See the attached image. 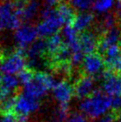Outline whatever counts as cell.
<instances>
[{"label": "cell", "instance_id": "14", "mask_svg": "<svg viewBox=\"0 0 121 122\" xmlns=\"http://www.w3.org/2000/svg\"><path fill=\"white\" fill-rule=\"evenodd\" d=\"M94 20H95V17L93 14L88 12H82L77 14L72 23V26L77 32L82 33V32L89 30V29L94 24Z\"/></svg>", "mask_w": 121, "mask_h": 122}, {"label": "cell", "instance_id": "12", "mask_svg": "<svg viewBox=\"0 0 121 122\" xmlns=\"http://www.w3.org/2000/svg\"><path fill=\"white\" fill-rule=\"evenodd\" d=\"M102 90L111 97L121 96V75L105 70L101 76Z\"/></svg>", "mask_w": 121, "mask_h": 122}, {"label": "cell", "instance_id": "22", "mask_svg": "<svg viewBox=\"0 0 121 122\" xmlns=\"http://www.w3.org/2000/svg\"><path fill=\"white\" fill-rule=\"evenodd\" d=\"M34 75H35V72H33V71L31 69H24L23 71H21L17 75V77L19 78V81L22 86L26 85L27 83L33 78Z\"/></svg>", "mask_w": 121, "mask_h": 122}, {"label": "cell", "instance_id": "23", "mask_svg": "<svg viewBox=\"0 0 121 122\" xmlns=\"http://www.w3.org/2000/svg\"><path fill=\"white\" fill-rule=\"evenodd\" d=\"M66 122H89L86 117H85L83 114L79 112H73L71 113L70 117L68 118Z\"/></svg>", "mask_w": 121, "mask_h": 122}, {"label": "cell", "instance_id": "19", "mask_svg": "<svg viewBox=\"0 0 121 122\" xmlns=\"http://www.w3.org/2000/svg\"><path fill=\"white\" fill-rule=\"evenodd\" d=\"M95 0H70V4L76 11L79 13L86 11L94 5Z\"/></svg>", "mask_w": 121, "mask_h": 122}, {"label": "cell", "instance_id": "3", "mask_svg": "<svg viewBox=\"0 0 121 122\" xmlns=\"http://www.w3.org/2000/svg\"><path fill=\"white\" fill-rule=\"evenodd\" d=\"M40 100L33 98L24 93L17 94L14 97L13 115L16 119H28L39 109Z\"/></svg>", "mask_w": 121, "mask_h": 122}, {"label": "cell", "instance_id": "1", "mask_svg": "<svg viewBox=\"0 0 121 122\" xmlns=\"http://www.w3.org/2000/svg\"><path fill=\"white\" fill-rule=\"evenodd\" d=\"M112 107V98L103 90L95 89L92 95L80 102L79 109L89 119H97Z\"/></svg>", "mask_w": 121, "mask_h": 122}, {"label": "cell", "instance_id": "2", "mask_svg": "<svg viewBox=\"0 0 121 122\" xmlns=\"http://www.w3.org/2000/svg\"><path fill=\"white\" fill-rule=\"evenodd\" d=\"M56 81L51 74L45 71H37L33 78L23 86L22 93L33 98L41 100L54 88Z\"/></svg>", "mask_w": 121, "mask_h": 122}, {"label": "cell", "instance_id": "13", "mask_svg": "<svg viewBox=\"0 0 121 122\" xmlns=\"http://www.w3.org/2000/svg\"><path fill=\"white\" fill-rule=\"evenodd\" d=\"M99 34L94 30H89L82 32L79 35V44L84 54H90L97 53Z\"/></svg>", "mask_w": 121, "mask_h": 122}, {"label": "cell", "instance_id": "17", "mask_svg": "<svg viewBox=\"0 0 121 122\" xmlns=\"http://www.w3.org/2000/svg\"><path fill=\"white\" fill-rule=\"evenodd\" d=\"M47 42V54L50 56L51 58H53L57 54L58 52L60 51L61 47L65 45L64 39L62 36L59 33L54 35L50 37L46 40Z\"/></svg>", "mask_w": 121, "mask_h": 122}, {"label": "cell", "instance_id": "7", "mask_svg": "<svg viewBox=\"0 0 121 122\" xmlns=\"http://www.w3.org/2000/svg\"><path fill=\"white\" fill-rule=\"evenodd\" d=\"M104 71L105 64L102 55H101L99 53L85 55L84 60L81 64V73L95 78L99 76H101V78Z\"/></svg>", "mask_w": 121, "mask_h": 122}, {"label": "cell", "instance_id": "25", "mask_svg": "<svg viewBox=\"0 0 121 122\" xmlns=\"http://www.w3.org/2000/svg\"><path fill=\"white\" fill-rule=\"evenodd\" d=\"M0 122H17V119L14 115H2L0 118Z\"/></svg>", "mask_w": 121, "mask_h": 122}, {"label": "cell", "instance_id": "27", "mask_svg": "<svg viewBox=\"0 0 121 122\" xmlns=\"http://www.w3.org/2000/svg\"><path fill=\"white\" fill-rule=\"evenodd\" d=\"M17 122H28V119H17Z\"/></svg>", "mask_w": 121, "mask_h": 122}, {"label": "cell", "instance_id": "6", "mask_svg": "<svg viewBox=\"0 0 121 122\" xmlns=\"http://www.w3.org/2000/svg\"><path fill=\"white\" fill-rule=\"evenodd\" d=\"M39 37L37 27H34L30 23L21 24L14 30V38L19 50L25 54V51L37 40Z\"/></svg>", "mask_w": 121, "mask_h": 122}, {"label": "cell", "instance_id": "4", "mask_svg": "<svg viewBox=\"0 0 121 122\" xmlns=\"http://www.w3.org/2000/svg\"><path fill=\"white\" fill-rule=\"evenodd\" d=\"M21 20L15 10L13 1L0 3V32L4 30H15L20 27Z\"/></svg>", "mask_w": 121, "mask_h": 122}, {"label": "cell", "instance_id": "11", "mask_svg": "<svg viewBox=\"0 0 121 122\" xmlns=\"http://www.w3.org/2000/svg\"><path fill=\"white\" fill-rule=\"evenodd\" d=\"M95 78L88 75L80 73L74 83L75 96L80 100L89 97L94 91Z\"/></svg>", "mask_w": 121, "mask_h": 122}, {"label": "cell", "instance_id": "31", "mask_svg": "<svg viewBox=\"0 0 121 122\" xmlns=\"http://www.w3.org/2000/svg\"><path fill=\"white\" fill-rule=\"evenodd\" d=\"M119 44H120V46H121V40H120V42H119Z\"/></svg>", "mask_w": 121, "mask_h": 122}, {"label": "cell", "instance_id": "5", "mask_svg": "<svg viewBox=\"0 0 121 122\" xmlns=\"http://www.w3.org/2000/svg\"><path fill=\"white\" fill-rule=\"evenodd\" d=\"M27 59L24 53L20 50H17L14 53L6 54L0 58V71L4 74L15 75L26 69Z\"/></svg>", "mask_w": 121, "mask_h": 122}, {"label": "cell", "instance_id": "28", "mask_svg": "<svg viewBox=\"0 0 121 122\" xmlns=\"http://www.w3.org/2000/svg\"><path fill=\"white\" fill-rule=\"evenodd\" d=\"M2 77H3V75H2V72L0 71V83H1V79H2Z\"/></svg>", "mask_w": 121, "mask_h": 122}, {"label": "cell", "instance_id": "10", "mask_svg": "<svg viewBox=\"0 0 121 122\" xmlns=\"http://www.w3.org/2000/svg\"><path fill=\"white\" fill-rule=\"evenodd\" d=\"M53 97L60 105H69L72 97L75 95L74 85L68 79H62L56 82L52 89Z\"/></svg>", "mask_w": 121, "mask_h": 122}, {"label": "cell", "instance_id": "24", "mask_svg": "<svg viewBox=\"0 0 121 122\" xmlns=\"http://www.w3.org/2000/svg\"><path fill=\"white\" fill-rule=\"evenodd\" d=\"M64 0H44L45 6L48 7H53L54 6H59L60 4L63 3Z\"/></svg>", "mask_w": 121, "mask_h": 122}, {"label": "cell", "instance_id": "30", "mask_svg": "<svg viewBox=\"0 0 121 122\" xmlns=\"http://www.w3.org/2000/svg\"><path fill=\"white\" fill-rule=\"evenodd\" d=\"M117 2H121V0H117Z\"/></svg>", "mask_w": 121, "mask_h": 122}, {"label": "cell", "instance_id": "18", "mask_svg": "<svg viewBox=\"0 0 121 122\" xmlns=\"http://www.w3.org/2000/svg\"><path fill=\"white\" fill-rule=\"evenodd\" d=\"M105 70L115 73V74L121 75V54L111 58L104 59Z\"/></svg>", "mask_w": 121, "mask_h": 122}, {"label": "cell", "instance_id": "26", "mask_svg": "<svg viewBox=\"0 0 121 122\" xmlns=\"http://www.w3.org/2000/svg\"><path fill=\"white\" fill-rule=\"evenodd\" d=\"M117 16L121 21V2H117V11H116Z\"/></svg>", "mask_w": 121, "mask_h": 122}, {"label": "cell", "instance_id": "8", "mask_svg": "<svg viewBox=\"0 0 121 122\" xmlns=\"http://www.w3.org/2000/svg\"><path fill=\"white\" fill-rule=\"evenodd\" d=\"M62 25L64 24L58 14L57 9H54L47 17L42 19V20L37 24V30L39 37H50L57 34Z\"/></svg>", "mask_w": 121, "mask_h": 122}, {"label": "cell", "instance_id": "21", "mask_svg": "<svg viewBox=\"0 0 121 122\" xmlns=\"http://www.w3.org/2000/svg\"><path fill=\"white\" fill-rule=\"evenodd\" d=\"M120 112L111 110V112H109L108 114H105L104 116L95 119L94 122H118L119 120Z\"/></svg>", "mask_w": 121, "mask_h": 122}, {"label": "cell", "instance_id": "20", "mask_svg": "<svg viewBox=\"0 0 121 122\" xmlns=\"http://www.w3.org/2000/svg\"><path fill=\"white\" fill-rule=\"evenodd\" d=\"M114 4V0H95L93 8L98 13H105L111 9Z\"/></svg>", "mask_w": 121, "mask_h": 122}, {"label": "cell", "instance_id": "15", "mask_svg": "<svg viewBox=\"0 0 121 122\" xmlns=\"http://www.w3.org/2000/svg\"><path fill=\"white\" fill-rule=\"evenodd\" d=\"M40 3L38 0H28L26 5L20 13V20L26 22H31L38 14H40Z\"/></svg>", "mask_w": 121, "mask_h": 122}, {"label": "cell", "instance_id": "9", "mask_svg": "<svg viewBox=\"0 0 121 122\" xmlns=\"http://www.w3.org/2000/svg\"><path fill=\"white\" fill-rule=\"evenodd\" d=\"M45 54H47L46 40L37 39L25 51L27 63L30 69L33 70L39 67L42 63V59Z\"/></svg>", "mask_w": 121, "mask_h": 122}, {"label": "cell", "instance_id": "29", "mask_svg": "<svg viewBox=\"0 0 121 122\" xmlns=\"http://www.w3.org/2000/svg\"><path fill=\"white\" fill-rule=\"evenodd\" d=\"M119 120H121V112H120V116H119Z\"/></svg>", "mask_w": 121, "mask_h": 122}, {"label": "cell", "instance_id": "16", "mask_svg": "<svg viewBox=\"0 0 121 122\" xmlns=\"http://www.w3.org/2000/svg\"><path fill=\"white\" fill-rule=\"evenodd\" d=\"M57 12L63 22L64 26L65 25H72L77 14H76V10L71 6V4H60L57 7Z\"/></svg>", "mask_w": 121, "mask_h": 122}]
</instances>
